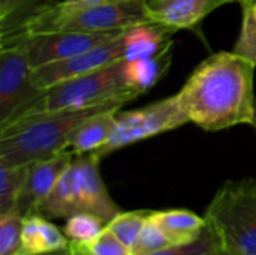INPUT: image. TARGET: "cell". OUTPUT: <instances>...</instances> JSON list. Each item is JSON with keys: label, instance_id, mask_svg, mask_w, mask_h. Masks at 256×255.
I'll return each instance as SVG.
<instances>
[{"label": "cell", "instance_id": "52a82bcc", "mask_svg": "<svg viewBox=\"0 0 256 255\" xmlns=\"http://www.w3.org/2000/svg\"><path fill=\"white\" fill-rule=\"evenodd\" d=\"M189 122L190 120L180 104L178 95L152 102L144 108L130 111L118 110L116 128L111 138L94 153L104 158L118 149L152 138L154 135H160L168 131H174Z\"/></svg>", "mask_w": 256, "mask_h": 255}, {"label": "cell", "instance_id": "30bf717a", "mask_svg": "<svg viewBox=\"0 0 256 255\" xmlns=\"http://www.w3.org/2000/svg\"><path fill=\"white\" fill-rule=\"evenodd\" d=\"M123 33L116 32H52L32 35L20 41L26 45L33 68L64 60L88 51ZM15 44V42H14Z\"/></svg>", "mask_w": 256, "mask_h": 255}, {"label": "cell", "instance_id": "8992f818", "mask_svg": "<svg viewBox=\"0 0 256 255\" xmlns=\"http://www.w3.org/2000/svg\"><path fill=\"white\" fill-rule=\"evenodd\" d=\"M208 228L231 255H256V179L225 182L207 207Z\"/></svg>", "mask_w": 256, "mask_h": 255}, {"label": "cell", "instance_id": "5b68a950", "mask_svg": "<svg viewBox=\"0 0 256 255\" xmlns=\"http://www.w3.org/2000/svg\"><path fill=\"white\" fill-rule=\"evenodd\" d=\"M138 96L140 95L129 86L126 80L124 59H120L98 71L72 78L45 90L44 95L33 105H30V108L21 117L62 110H84L112 104L124 105Z\"/></svg>", "mask_w": 256, "mask_h": 255}, {"label": "cell", "instance_id": "7a4b0ae2", "mask_svg": "<svg viewBox=\"0 0 256 255\" xmlns=\"http://www.w3.org/2000/svg\"><path fill=\"white\" fill-rule=\"evenodd\" d=\"M147 0H100L84 6L51 2L18 27L2 32V45L52 32H116L150 23Z\"/></svg>", "mask_w": 256, "mask_h": 255}, {"label": "cell", "instance_id": "484cf974", "mask_svg": "<svg viewBox=\"0 0 256 255\" xmlns=\"http://www.w3.org/2000/svg\"><path fill=\"white\" fill-rule=\"evenodd\" d=\"M96 2H100V0H63V3L68 6H84V5H90Z\"/></svg>", "mask_w": 256, "mask_h": 255}, {"label": "cell", "instance_id": "2e32d148", "mask_svg": "<svg viewBox=\"0 0 256 255\" xmlns=\"http://www.w3.org/2000/svg\"><path fill=\"white\" fill-rule=\"evenodd\" d=\"M150 218L165 231L174 245L194 242L207 228L206 216H200L186 209L150 212Z\"/></svg>", "mask_w": 256, "mask_h": 255}, {"label": "cell", "instance_id": "ffe728a7", "mask_svg": "<svg viewBox=\"0 0 256 255\" xmlns=\"http://www.w3.org/2000/svg\"><path fill=\"white\" fill-rule=\"evenodd\" d=\"M148 215H150L148 210L120 212L112 221L106 224V228L134 251L138 237L148 219Z\"/></svg>", "mask_w": 256, "mask_h": 255}, {"label": "cell", "instance_id": "ba28073f", "mask_svg": "<svg viewBox=\"0 0 256 255\" xmlns=\"http://www.w3.org/2000/svg\"><path fill=\"white\" fill-rule=\"evenodd\" d=\"M33 66L22 42L0 45V128L20 119L42 95L32 81Z\"/></svg>", "mask_w": 256, "mask_h": 255}, {"label": "cell", "instance_id": "4fadbf2b", "mask_svg": "<svg viewBox=\"0 0 256 255\" xmlns=\"http://www.w3.org/2000/svg\"><path fill=\"white\" fill-rule=\"evenodd\" d=\"M70 245L64 231L40 213L24 218L21 245L16 255H48L68 249Z\"/></svg>", "mask_w": 256, "mask_h": 255}, {"label": "cell", "instance_id": "e0dca14e", "mask_svg": "<svg viewBox=\"0 0 256 255\" xmlns=\"http://www.w3.org/2000/svg\"><path fill=\"white\" fill-rule=\"evenodd\" d=\"M174 30L158 23H140L124 30V59L150 57L159 53L172 36Z\"/></svg>", "mask_w": 256, "mask_h": 255}, {"label": "cell", "instance_id": "44dd1931", "mask_svg": "<svg viewBox=\"0 0 256 255\" xmlns=\"http://www.w3.org/2000/svg\"><path fill=\"white\" fill-rule=\"evenodd\" d=\"M238 3L243 9V24L232 51L256 65V0H240Z\"/></svg>", "mask_w": 256, "mask_h": 255}, {"label": "cell", "instance_id": "d6986e66", "mask_svg": "<svg viewBox=\"0 0 256 255\" xmlns=\"http://www.w3.org/2000/svg\"><path fill=\"white\" fill-rule=\"evenodd\" d=\"M105 227H106V224L96 215L75 213V215L66 218L63 231L70 243H75L80 246H87L102 234Z\"/></svg>", "mask_w": 256, "mask_h": 255}, {"label": "cell", "instance_id": "277c9868", "mask_svg": "<svg viewBox=\"0 0 256 255\" xmlns=\"http://www.w3.org/2000/svg\"><path fill=\"white\" fill-rule=\"evenodd\" d=\"M100 159L94 152L75 155L72 164L36 213L48 219H66L75 213H92L105 224L112 221L122 210L104 183Z\"/></svg>", "mask_w": 256, "mask_h": 255}, {"label": "cell", "instance_id": "cb8c5ba5", "mask_svg": "<svg viewBox=\"0 0 256 255\" xmlns=\"http://www.w3.org/2000/svg\"><path fill=\"white\" fill-rule=\"evenodd\" d=\"M222 249V243L219 237L208 228L194 242L184 245H176L165 251L156 252L152 255H218Z\"/></svg>", "mask_w": 256, "mask_h": 255}, {"label": "cell", "instance_id": "d4e9b609", "mask_svg": "<svg viewBox=\"0 0 256 255\" xmlns=\"http://www.w3.org/2000/svg\"><path fill=\"white\" fill-rule=\"evenodd\" d=\"M84 248L90 255H135L128 245H124L106 227L96 240Z\"/></svg>", "mask_w": 256, "mask_h": 255}, {"label": "cell", "instance_id": "6da1fadb", "mask_svg": "<svg viewBox=\"0 0 256 255\" xmlns=\"http://www.w3.org/2000/svg\"><path fill=\"white\" fill-rule=\"evenodd\" d=\"M255 68L236 51H219L201 62L177 93L189 120L206 131L252 125Z\"/></svg>", "mask_w": 256, "mask_h": 255}, {"label": "cell", "instance_id": "9a60e30c", "mask_svg": "<svg viewBox=\"0 0 256 255\" xmlns=\"http://www.w3.org/2000/svg\"><path fill=\"white\" fill-rule=\"evenodd\" d=\"M120 108L99 111L80 123L70 135L69 149L75 155L98 152L111 138Z\"/></svg>", "mask_w": 256, "mask_h": 255}, {"label": "cell", "instance_id": "603a6c76", "mask_svg": "<svg viewBox=\"0 0 256 255\" xmlns=\"http://www.w3.org/2000/svg\"><path fill=\"white\" fill-rule=\"evenodd\" d=\"M176 246L171 239L165 234V231L150 218L148 219L138 237V242L134 248L135 255H152L160 251H165L168 248Z\"/></svg>", "mask_w": 256, "mask_h": 255}, {"label": "cell", "instance_id": "3957f363", "mask_svg": "<svg viewBox=\"0 0 256 255\" xmlns=\"http://www.w3.org/2000/svg\"><path fill=\"white\" fill-rule=\"evenodd\" d=\"M123 105H102L84 110H62L21 117L0 128V164L30 165L69 149L75 128L90 116Z\"/></svg>", "mask_w": 256, "mask_h": 255}, {"label": "cell", "instance_id": "7c38bea8", "mask_svg": "<svg viewBox=\"0 0 256 255\" xmlns=\"http://www.w3.org/2000/svg\"><path fill=\"white\" fill-rule=\"evenodd\" d=\"M237 0H147L148 17L174 32L195 29L218 8Z\"/></svg>", "mask_w": 256, "mask_h": 255}, {"label": "cell", "instance_id": "7402d4cb", "mask_svg": "<svg viewBox=\"0 0 256 255\" xmlns=\"http://www.w3.org/2000/svg\"><path fill=\"white\" fill-rule=\"evenodd\" d=\"M24 218L18 209L0 213V255L18 254Z\"/></svg>", "mask_w": 256, "mask_h": 255}, {"label": "cell", "instance_id": "9c48e42d", "mask_svg": "<svg viewBox=\"0 0 256 255\" xmlns=\"http://www.w3.org/2000/svg\"><path fill=\"white\" fill-rule=\"evenodd\" d=\"M124 56H126V48H124V30H123V33L112 38L111 41L100 44L78 56L33 68L32 81L39 90L45 92L57 84L90 74L110 63L124 59Z\"/></svg>", "mask_w": 256, "mask_h": 255}, {"label": "cell", "instance_id": "ac0fdd59", "mask_svg": "<svg viewBox=\"0 0 256 255\" xmlns=\"http://www.w3.org/2000/svg\"><path fill=\"white\" fill-rule=\"evenodd\" d=\"M28 176V165L0 164V213L18 207Z\"/></svg>", "mask_w": 256, "mask_h": 255}, {"label": "cell", "instance_id": "f546056e", "mask_svg": "<svg viewBox=\"0 0 256 255\" xmlns=\"http://www.w3.org/2000/svg\"><path fill=\"white\" fill-rule=\"evenodd\" d=\"M252 126H254V129H255V132H256V105H255V117H254V123H252Z\"/></svg>", "mask_w": 256, "mask_h": 255}, {"label": "cell", "instance_id": "8fae6325", "mask_svg": "<svg viewBox=\"0 0 256 255\" xmlns=\"http://www.w3.org/2000/svg\"><path fill=\"white\" fill-rule=\"evenodd\" d=\"M74 158V150L66 149L52 158L38 161L28 165L27 182L16 207L24 216L38 212L39 206L51 194L63 173L72 164Z\"/></svg>", "mask_w": 256, "mask_h": 255}, {"label": "cell", "instance_id": "4316f807", "mask_svg": "<svg viewBox=\"0 0 256 255\" xmlns=\"http://www.w3.org/2000/svg\"><path fill=\"white\" fill-rule=\"evenodd\" d=\"M70 251H72V255H90L84 246H80L75 243H70Z\"/></svg>", "mask_w": 256, "mask_h": 255}, {"label": "cell", "instance_id": "5bb4252c", "mask_svg": "<svg viewBox=\"0 0 256 255\" xmlns=\"http://www.w3.org/2000/svg\"><path fill=\"white\" fill-rule=\"evenodd\" d=\"M174 42L170 41L159 53L150 57L124 59V75L129 86L138 93H147L153 89L168 72L172 60Z\"/></svg>", "mask_w": 256, "mask_h": 255}, {"label": "cell", "instance_id": "83f0119b", "mask_svg": "<svg viewBox=\"0 0 256 255\" xmlns=\"http://www.w3.org/2000/svg\"><path fill=\"white\" fill-rule=\"evenodd\" d=\"M48 255H72V251H70V245H69V248H68V249H64V251H60V252H56V254H48Z\"/></svg>", "mask_w": 256, "mask_h": 255}, {"label": "cell", "instance_id": "4dcf8cb0", "mask_svg": "<svg viewBox=\"0 0 256 255\" xmlns=\"http://www.w3.org/2000/svg\"><path fill=\"white\" fill-rule=\"evenodd\" d=\"M237 2H240V0H237Z\"/></svg>", "mask_w": 256, "mask_h": 255}, {"label": "cell", "instance_id": "f1b7e54d", "mask_svg": "<svg viewBox=\"0 0 256 255\" xmlns=\"http://www.w3.org/2000/svg\"><path fill=\"white\" fill-rule=\"evenodd\" d=\"M218 255H231V254H230L228 251H225V249L222 248V249H220V252H219V254H218Z\"/></svg>", "mask_w": 256, "mask_h": 255}]
</instances>
